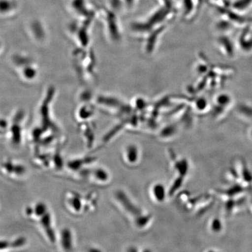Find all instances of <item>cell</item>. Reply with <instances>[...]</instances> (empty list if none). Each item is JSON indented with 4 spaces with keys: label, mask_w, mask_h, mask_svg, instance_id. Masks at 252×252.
Masks as SVG:
<instances>
[{
    "label": "cell",
    "mask_w": 252,
    "mask_h": 252,
    "mask_svg": "<svg viewBox=\"0 0 252 252\" xmlns=\"http://www.w3.org/2000/svg\"><path fill=\"white\" fill-rule=\"evenodd\" d=\"M0 169L6 178L14 181L23 179L27 174V167L23 163L11 158H5L0 163Z\"/></svg>",
    "instance_id": "cell-3"
},
{
    "label": "cell",
    "mask_w": 252,
    "mask_h": 252,
    "mask_svg": "<svg viewBox=\"0 0 252 252\" xmlns=\"http://www.w3.org/2000/svg\"><path fill=\"white\" fill-rule=\"evenodd\" d=\"M88 196L75 191L66 192L63 203L67 212L74 216H81L90 212L89 198Z\"/></svg>",
    "instance_id": "cell-2"
},
{
    "label": "cell",
    "mask_w": 252,
    "mask_h": 252,
    "mask_svg": "<svg viewBox=\"0 0 252 252\" xmlns=\"http://www.w3.org/2000/svg\"><path fill=\"white\" fill-rule=\"evenodd\" d=\"M123 158L128 165H134L139 161L140 151L135 144H128L125 146L122 152Z\"/></svg>",
    "instance_id": "cell-4"
},
{
    "label": "cell",
    "mask_w": 252,
    "mask_h": 252,
    "mask_svg": "<svg viewBox=\"0 0 252 252\" xmlns=\"http://www.w3.org/2000/svg\"><path fill=\"white\" fill-rule=\"evenodd\" d=\"M139 0H113L115 4H117L118 8L124 7L127 10H131L137 5Z\"/></svg>",
    "instance_id": "cell-9"
},
{
    "label": "cell",
    "mask_w": 252,
    "mask_h": 252,
    "mask_svg": "<svg viewBox=\"0 0 252 252\" xmlns=\"http://www.w3.org/2000/svg\"><path fill=\"white\" fill-rule=\"evenodd\" d=\"M25 215L30 221L36 223L47 241L55 244L58 236L56 235L52 214L45 203L40 201L30 205L25 208Z\"/></svg>",
    "instance_id": "cell-1"
},
{
    "label": "cell",
    "mask_w": 252,
    "mask_h": 252,
    "mask_svg": "<svg viewBox=\"0 0 252 252\" xmlns=\"http://www.w3.org/2000/svg\"><path fill=\"white\" fill-rule=\"evenodd\" d=\"M151 198L157 203L164 202L166 198V190L164 185L161 183H156L151 186L150 188Z\"/></svg>",
    "instance_id": "cell-7"
},
{
    "label": "cell",
    "mask_w": 252,
    "mask_h": 252,
    "mask_svg": "<svg viewBox=\"0 0 252 252\" xmlns=\"http://www.w3.org/2000/svg\"><path fill=\"white\" fill-rule=\"evenodd\" d=\"M60 246L65 251H71L73 250L75 241L71 230L65 227L61 230L58 236Z\"/></svg>",
    "instance_id": "cell-5"
},
{
    "label": "cell",
    "mask_w": 252,
    "mask_h": 252,
    "mask_svg": "<svg viewBox=\"0 0 252 252\" xmlns=\"http://www.w3.org/2000/svg\"><path fill=\"white\" fill-rule=\"evenodd\" d=\"M87 176H89L91 180L97 184H104L109 180L108 172L103 168H96L91 170Z\"/></svg>",
    "instance_id": "cell-8"
},
{
    "label": "cell",
    "mask_w": 252,
    "mask_h": 252,
    "mask_svg": "<svg viewBox=\"0 0 252 252\" xmlns=\"http://www.w3.org/2000/svg\"><path fill=\"white\" fill-rule=\"evenodd\" d=\"M27 239L24 236H18L12 239H0V251L15 250L25 247Z\"/></svg>",
    "instance_id": "cell-6"
}]
</instances>
